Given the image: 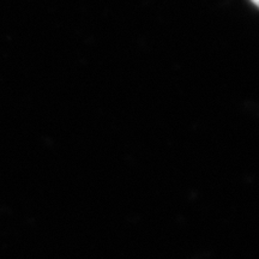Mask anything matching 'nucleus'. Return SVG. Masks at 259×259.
Here are the masks:
<instances>
[{"label": "nucleus", "instance_id": "nucleus-1", "mask_svg": "<svg viewBox=\"0 0 259 259\" xmlns=\"http://www.w3.org/2000/svg\"><path fill=\"white\" fill-rule=\"evenodd\" d=\"M251 2H252V3H253V4H254V5H258V0H251Z\"/></svg>", "mask_w": 259, "mask_h": 259}]
</instances>
